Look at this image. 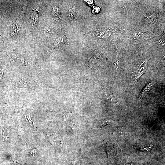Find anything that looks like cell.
Here are the masks:
<instances>
[{
    "label": "cell",
    "mask_w": 165,
    "mask_h": 165,
    "mask_svg": "<svg viewBox=\"0 0 165 165\" xmlns=\"http://www.w3.org/2000/svg\"><path fill=\"white\" fill-rule=\"evenodd\" d=\"M153 84L154 83L152 82L147 85L141 93L139 97V100L140 101L141 100L142 98L146 96L150 90L151 87L153 85Z\"/></svg>",
    "instance_id": "obj_3"
},
{
    "label": "cell",
    "mask_w": 165,
    "mask_h": 165,
    "mask_svg": "<svg viewBox=\"0 0 165 165\" xmlns=\"http://www.w3.org/2000/svg\"><path fill=\"white\" fill-rule=\"evenodd\" d=\"M53 30L52 28L47 27L44 29V33L45 36L47 37H50L53 34Z\"/></svg>",
    "instance_id": "obj_8"
},
{
    "label": "cell",
    "mask_w": 165,
    "mask_h": 165,
    "mask_svg": "<svg viewBox=\"0 0 165 165\" xmlns=\"http://www.w3.org/2000/svg\"><path fill=\"white\" fill-rule=\"evenodd\" d=\"M22 14L11 27L10 35L11 36L16 35L20 29L22 22Z\"/></svg>",
    "instance_id": "obj_2"
},
{
    "label": "cell",
    "mask_w": 165,
    "mask_h": 165,
    "mask_svg": "<svg viewBox=\"0 0 165 165\" xmlns=\"http://www.w3.org/2000/svg\"><path fill=\"white\" fill-rule=\"evenodd\" d=\"M77 15V12L75 8H72L68 12V17L69 20L72 22L74 21Z\"/></svg>",
    "instance_id": "obj_4"
},
{
    "label": "cell",
    "mask_w": 165,
    "mask_h": 165,
    "mask_svg": "<svg viewBox=\"0 0 165 165\" xmlns=\"http://www.w3.org/2000/svg\"><path fill=\"white\" fill-rule=\"evenodd\" d=\"M53 13L55 18L59 19L61 15V9L57 6H55L53 8Z\"/></svg>",
    "instance_id": "obj_7"
},
{
    "label": "cell",
    "mask_w": 165,
    "mask_h": 165,
    "mask_svg": "<svg viewBox=\"0 0 165 165\" xmlns=\"http://www.w3.org/2000/svg\"><path fill=\"white\" fill-rule=\"evenodd\" d=\"M66 40L65 36L64 35L60 36L55 41L54 46L58 47L61 45Z\"/></svg>",
    "instance_id": "obj_5"
},
{
    "label": "cell",
    "mask_w": 165,
    "mask_h": 165,
    "mask_svg": "<svg viewBox=\"0 0 165 165\" xmlns=\"http://www.w3.org/2000/svg\"><path fill=\"white\" fill-rule=\"evenodd\" d=\"M38 14L37 11H35L33 12L30 20V23L32 26L35 24L38 19Z\"/></svg>",
    "instance_id": "obj_6"
},
{
    "label": "cell",
    "mask_w": 165,
    "mask_h": 165,
    "mask_svg": "<svg viewBox=\"0 0 165 165\" xmlns=\"http://www.w3.org/2000/svg\"><path fill=\"white\" fill-rule=\"evenodd\" d=\"M148 61V60L145 59L143 61H141L137 66L134 71V79L133 82L134 84L146 72L147 67Z\"/></svg>",
    "instance_id": "obj_1"
}]
</instances>
